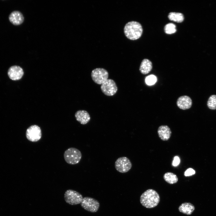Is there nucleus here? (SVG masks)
<instances>
[{
  "instance_id": "nucleus-1",
  "label": "nucleus",
  "mask_w": 216,
  "mask_h": 216,
  "mask_svg": "<svg viewBox=\"0 0 216 216\" xmlns=\"http://www.w3.org/2000/svg\"><path fill=\"white\" fill-rule=\"evenodd\" d=\"M160 201V196L158 192L152 189H148L141 195L140 201L144 207L153 208L156 206Z\"/></svg>"
},
{
  "instance_id": "nucleus-2",
  "label": "nucleus",
  "mask_w": 216,
  "mask_h": 216,
  "mask_svg": "<svg viewBox=\"0 0 216 216\" xmlns=\"http://www.w3.org/2000/svg\"><path fill=\"white\" fill-rule=\"evenodd\" d=\"M124 31L125 35L130 40H135L141 37L143 29L140 23L136 21H131L126 24Z\"/></svg>"
},
{
  "instance_id": "nucleus-3",
  "label": "nucleus",
  "mask_w": 216,
  "mask_h": 216,
  "mask_svg": "<svg viewBox=\"0 0 216 216\" xmlns=\"http://www.w3.org/2000/svg\"><path fill=\"white\" fill-rule=\"evenodd\" d=\"M64 156L67 163L74 165L79 162L82 158V154L78 149L72 147L68 148L64 152Z\"/></svg>"
},
{
  "instance_id": "nucleus-4",
  "label": "nucleus",
  "mask_w": 216,
  "mask_h": 216,
  "mask_svg": "<svg viewBox=\"0 0 216 216\" xmlns=\"http://www.w3.org/2000/svg\"><path fill=\"white\" fill-rule=\"evenodd\" d=\"M64 197L65 202L72 205L80 204L83 198L82 195L80 193L71 189L65 191Z\"/></svg>"
},
{
  "instance_id": "nucleus-5",
  "label": "nucleus",
  "mask_w": 216,
  "mask_h": 216,
  "mask_svg": "<svg viewBox=\"0 0 216 216\" xmlns=\"http://www.w3.org/2000/svg\"><path fill=\"white\" fill-rule=\"evenodd\" d=\"M81 206L89 212L94 213L97 212L100 207V203L97 200L89 197L83 198L80 203Z\"/></svg>"
},
{
  "instance_id": "nucleus-6",
  "label": "nucleus",
  "mask_w": 216,
  "mask_h": 216,
  "mask_svg": "<svg viewBox=\"0 0 216 216\" xmlns=\"http://www.w3.org/2000/svg\"><path fill=\"white\" fill-rule=\"evenodd\" d=\"M108 71L103 68H96L93 70L91 73L92 80L95 83L101 85L108 79Z\"/></svg>"
},
{
  "instance_id": "nucleus-7",
  "label": "nucleus",
  "mask_w": 216,
  "mask_h": 216,
  "mask_svg": "<svg viewBox=\"0 0 216 216\" xmlns=\"http://www.w3.org/2000/svg\"><path fill=\"white\" fill-rule=\"evenodd\" d=\"M26 136L27 139L32 142H36L41 138V130L40 127L36 125H33L27 129Z\"/></svg>"
},
{
  "instance_id": "nucleus-8",
  "label": "nucleus",
  "mask_w": 216,
  "mask_h": 216,
  "mask_svg": "<svg viewBox=\"0 0 216 216\" xmlns=\"http://www.w3.org/2000/svg\"><path fill=\"white\" fill-rule=\"evenodd\" d=\"M116 170L121 173H126L132 167V165L130 160L126 157H122L118 158L115 164Z\"/></svg>"
},
{
  "instance_id": "nucleus-9",
  "label": "nucleus",
  "mask_w": 216,
  "mask_h": 216,
  "mask_svg": "<svg viewBox=\"0 0 216 216\" xmlns=\"http://www.w3.org/2000/svg\"><path fill=\"white\" fill-rule=\"evenodd\" d=\"M100 88L102 92L108 96L114 95L118 90V88L115 82L111 79H108L102 84Z\"/></svg>"
},
{
  "instance_id": "nucleus-10",
  "label": "nucleus",
  "mask_w": 216,
  "mask_h": 216,
  "mask_svg": "<svg viewBox=\"0 0 216 216\" xmlns=\"http://www.w3.org/2000/svg\"><path fill=\"white\" fill-rule=\"evenodd\" d=\"M9 78L13 80L20 79L24 74L23 69L20 66L14 65L9 68L8 71Z\"/></svg>"
},
{
  "instance_id": "nucleus-11",
  "label": "nucleus",
  "mask_w": 216,
  "mask_h": 216,
  "mask_svg": "<svg viewBox=\"0 0 216 216\" xmlns=\"http://www.w3.org/2000/svg\"><path fill=\"white\" fill-rule=\"evenodd\" d=\"M176 104L179 109L182 110H186L191 107L192 100L191 98L188 96H182L178 98Z\"/></svg>"
},
{
  "instance_id": "nucleus-12",
  "label": "nucleus",
  "mask_w": 216,
  "mask_h": 216,
  "mask_svg": "<svg viewBox=\"0 0 216 216\" xmlns=\"http://www.w3.org/2000/svg\"><path fill=\"white\" fill-rule=\"evenodd\" d=\"M158 134L161 140L165 141L168 140L170 138L172 132L167 125H161L158 128Z\"/></svg>"
},
{
  "instance_id": "nucleus-13",
  "label": "nucleus",
  "mask_w": 216,
  "mask_h": 216,
  "mask_svg": "<svg viewBox=\"0 0 216 216\" xmlns=\"http://www.w3.org/2000/svg\"><path fill=\"white\" fill-rule=\"evenodd\" d=\"M8 18L10 22L15 25L21 24L24 20V17L22 14L18 10L12 12L10 14Z\"/></svg>"
},
{
  "instance_id": "nucleus-14",
  "label": "nucleus",
  "mask_w": 216,
  "mask_h": 216,
  "mask_svg": "<svg viewBox=\"0 0 216 216\" xmlns=\"http://www.w3.org/2000/svg\"><path fill=\"white\" fill-rule=\"evenodd\" d=\"M75 116L76 120L82 124H87L91 118L88 113L85 110H79L75 113Z\"/></svg>"
},
{
  "instance_id": "nucleus-15",
  "label": "nucleus",
  "mask_w": 216,
  "mask_h": 216,
  "mask_svg": "<svg viewBox=\"0 0 216 216\" xmlns=\"http://www.w3.org/2000/svg\"><path fill=\"white\" fill-rule=\"evenodd\" d=\"M179 211L187 215L191 214L195 210L194 205L190 202H185L182 203L178 208Z\"/></svg>"
},
{
  "instance_id": "nucleus-16",
  "label": "nucleus",
  "mask_w": 216,
  "mask_h": 216,
  "mask_svg": "<svg viewBox=\"0 0 216 216\" xmlns=\"http://www.w3.org/2000/svg\"><path fill=\"white\" fill-rule=\"evenodd\" d=\"M152 62L147 59H144L140 64L139 70L143 74H146L149 73L152 70Z\"/></svg>"
},
{
  "instance_id": "nucleus-17",
  "label": "nucleus",
  "mask_w": 216,
  "mask_h": 216,
  "mask_svg": "<svg viewBox=\"0 0 216 216\" xmlns=\"http://www.w3.org/2000/svg\"><path fill=\"white\" fill-rule=\"evenodd\" d=\"M163 178L166 182L170 184H175L178 180L176 175L170 172L165 173L163 176Z\"/></svg>"
},
{
  "instance_id": "nucleus-18",
  "label": "nucleus",
  "mask_w": 216,
  "mask_h": 216,
  "mask_svg": "<svg viewBox=\"0 0 216 216\" xmlns=\"http://www.w3.org/2000/svg\"><path fill=\"white\" fill-rule=\"evenodd\" d=\"M168 18L170 20L178 23L182 22L184 19L182 14L174 12H170L168 15Z\"/></svg>"
},
{
  "instance_id": "nucleus-19",
  "label": "nucleus",
  "mask_w": 216,
  "mask_h": 216,
  "mask_svg": "<svg viewBox=\"0 0 216 216\" xmlns=\"http://www.w3.org/2000/svg\"><path fill=\"white\" fill-rule=\"evenodd\" d=\"M176 26L175 24L172 23L166 24L164 27L165 33L168 34H171L175 33L176 31Z\"/></svg>"
},
{
  "instance_id": "nucleus-20",
  "label": "nucleus",
  "mask_w": 216,
  "mask_h": 216,
  "mask_svg": "<svg viewBox=\"0 0 216 216\" xmlns=\"http://www.w3.org/2000/svg\"><path fill=\"white\" fill-rule=\"evenodd\" d=\"M207 105L211 109H216V95H213L210 97L207 102Z\"/></svg>"
},
{
  "instance_id": "nucleus-21",
  "label": "nucleus",
  "mask_w": 216,
  "mask_h": 216,
  "mask_svg": "<svg viewBox=\"0 0 216 216\" xmlns=\"http://www.w3.org/2000/svg\"><path fill=\"white\" fill-rule=\"evenodd\" d=\"M146 83L148 85H151L155 82L156 81V78L155 76L154 75H150L146 78Z\"/></svg>"
},
{
  "instance_id": "nucleus-22",
  "label": "nucleus",
  "mask_w": 216,
  "mask_h": 216,
  "mask_svg": "<svg viewBox=\"0 0 216 216\" xmlns=\"http://www.w3.org/2000/svg\"><path fill=\"white\" fill-rule=\"evenodd\" d=\"M195 173V171L193 169L189 168L187 169L184 172V176H192Z\"/></svg>"
},
{
  "instance_id": "nucleus-23",
  "label": "nucleus",
  "mask_w": 216,
  "mask_h": 216,
  "mask_svg": "<svg viewBox=\"0 0 216 216\" xmlns=\"http://www.w3.org/2000/svg\"><path fill=\"white\" fill-rule=\"evenodd\" d=\"M180 160L179 158L177 156L174 157L172 162V164L173 166H176L179 164Z\"/></svg>"
}]
</instances>
